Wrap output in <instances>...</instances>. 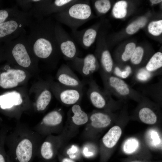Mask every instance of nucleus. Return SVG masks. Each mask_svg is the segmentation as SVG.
Here are the masks:
<instances>
[{
    "instance_id": "nucleus-1",
    "label": "nucleus",
    "mask_w": 162,
    "mask_h": 162,
    "mask_svg": "<svg viewBox=\"0 0 162 162\" xmlns=\"http://www.w3.org/2000/svg\"><path fill=\"white\" fill-rule=\"evenodd\" d=\"M42 137L27 124L18 122L5 137L7 154L12 162H32Z\"/></svg>"
},
{
    "instance_id": "nucleus-2",
    "label": "nucleus",
    "mask_w": 162,
    "mask_h": 162,
    "mask_svg": "<svg viewBox=\"0 0 162 162\" xmlns=\"http://www.w3.org/2000/svg\"><path fill=\"white\" fill-rule=\"evenodd\" d=\"M56 22L50 17L32 19L30 22L27 39L37 57L46 60L61 54L55 36Z\"/></svg>"
},
{
    "instance_id": "nucleus-3",
    "label": "nucleus",
    "mask_w": 162,
    "mask_h": 162,
    "mask_svg": "<svg viewBox=\"0 0 162 162\" xmlns=\"http://www.w3.org/2000/svg\"><path fill=\"white\" fill-rule=\"evenodd\" d=\"M53 16L56 22L74 31L90 20L93 14L89 0H77L62 12L53 14Z\"/></svg>"
},
{
    "instance_id": "nucleus-4",
    "label": "nucleus",
    "mask_w": 162,
    "mask_h": 162,
    "mask_svg": "<svg viewBox=\"0 0 162 162\" xmlns=\"http://www.w3.org/2000/svg\"><path fill=\"white\" fill-rule=\"evenodd\" d=\"M104 89L112 96L121 99H132L140 102L144 95L132 88L123 79L112 74H107L100 72Z\"/></svg>"
},
{
    "instance_id": "nucleus-5",
    "label": "nucleus",
    "mask_w": 162,
    "mask_h": 162,
    "mask_svg": "<svg viewBox=\"0 0 162 162\" xmlns=\"http://www.w3.org/2000/svg\"><path fill=\"white\" fill-rule=\"evenodd\" d=\"M32 17L29 12L22 11L18 15L0 24V40L6 42L18 38L28 26Z\"/></svg>"
},
{
    "instance_id": "nucleus-6",
    "label": "nucleus",
    "mask_w": 162,
    "mask_h": 162,
    "mask_svg": "<svg viewBox=\"0 0 162 162\" xmlns=\"http://www.w3.org/2000/svg\"><path fill=\"white\" fill-rule=\"evenodd\" d=\"M5 47L19 65L24 68L31 66L32 60L30 54L32 52L27 41L25 30L17 38L6 42Z\"/></svg>"
},
{
    "instance_id": "nucleus-7",
    "label": "nucleus",
    "mask_w": 162,
    "mask_h": 162,
    "mask_svg": "<svg viewBox=\"0 0 162 162\" xmlns=\"http://www.w3.org/2000/svg\"><path fill=\"white\" fill-rule=\"evenodd\" d=\"M55 33L60 51L64 58L72 60L77 57V49L73 39L57 22L55 25Z\"/></svg>"
},
{
    "instance_id": "nucleus-8",
    "label": "nucleus",
    "mask_w": 162,
    "mask_h": 162,
    "mask_svg": "<svg viewBox=\"0 0 162 162\" xmlns=\"http://www.w3.org/2000/svg\"><path fill=\"white\" fill-rule=\"evenodd\" d=\"M88 83V88L87 95L91 103L95 108L104 109L116 102L112 96L104 89L100 88L92 77H90Z\"/></svg>"
},
{
    "instance_id": "nucleus-9",
    "label": "nucleus",
    "mask_w": 162,
    "mask_h": 162,
    "mask_svg": "<svg viewBox=\"0 0 162 162\" xmlns=\"http://www.w3.org/2000/svg\"><path fill=\"white\" fill-rule=\"evenodd\" d=\"M63 118L60 109L52 110L45 115L42 120L32 128L42 137L58 132Z\"/></svg>"
},
{
    "instance_id": "nucleus-10",
    "label": "nucleus",
    "mask_w": 162,
    "mask_h": 162,
    "mask_svg": "<svg viewBox=\"0 0 162 162\" xmlns=\"http://www.w3.org/2000/svg\"><path fill=\"white\" fill-rule=\"evenodd\" d=\"M71 61L75 70L84 77H90L99 69L97 58L93 54H88L83 58L77 56Z\"/></svg>"
},
{
    "instance_id": "nucleus-11",
    "label": "nucleus",
    "mask_w": 162,
    "mask_h": 162,
    "mask_svg": "<svg viewBox=\"0 0 162 162\" xmlns=\"http://www.w3.org/2000/svg\"><path fill=\"white\" fill-rule=\"evenodd\" d=\"M60 138L51 134L48 135L43 141L37 151L36 156L43 160H53L58 154L60 143Z\"/></svg>"
},
{
    "instance_id": "nucleus-12",
    "label": "nucleus",
    "mask_w": 162,
    "mask_h": 162,
    "mask_svg": "<svg viewBox=\"0 0 162 162\" xmlns=\"http://www.w3.org/2000/svg\"><path fill=\"white\" fill-rule=\"evenodd\" d=\"M82 89L66 86L59 83L57 88V94L59 100L62 104L66 105L72 106L78 104L81 100Z\"/></svg>"
},
{
    "instance_id": "nucleus-13",
    "label": "nucleus",
    "mask_w": 162,
    "mask_h": 162,
    "mask_svg": "<svg viewBox=\"0 0 162 162\" xmlns=\"http://www.w3.org/2000/svg\"><path fill=\"white\" fill-rule=\"evenodd\" d=\"M59 83L69 87L82 88L85 83L81 81L70 67L63 64L60 67L57 75Z\"/></svg>"
},
{
    "instance_id": "nucleus-14",
    "label": "nucleus",
    "mask_w": 162,
    "mask_h": 162,
    "mask_svg": "<svg viewBox=\"0 0 162 162\" xmlns=\"http://www.w3.org/2000/svg\"><path fill=\"white\" fill-rule=\"evenodd\" d=\"M26 77L25 72L21 69L9 68L0 75V86L4 88L17 86Z\"/></svg>"
},
{
    "instance_id": "nucleus-15",
    "label": "nucleus",
    "mask_w": 162,
    "mask_h": 162,
    "mask_svg": "<svg viewBox=\"0 0 162 162\" xmlns=\"http://www.w3.org/2000/svg\"><path fill=\"white\" fill-rule=\"evenodd\" d=\"M73 38L83 48L89 49L94 43L97 35L96 29L90 26L81 30L72 31Z\"/></svg>"
},
{
    "instance_id": "nucleus-16",
    "label": "nucleus",
    "mask_w": 162,
    "mask_h": 162,
    "mask_svg": "<svg viewBox=\"0 0 162 162\" xmlns=\"http://www.w3.org/2000/svg\"><path fill=\"white\" fill-rule=\"evenodd\" d=\"M23 101L20 94L16 91L0 95V108L4 110L12 111L20 106Z\"/></svg>"
},
{
    "instance_id": "nucleus-17",
    "label": "nucleus",
    "mask_w": 162,
    "mask_h": 162,
    "mask_svg": "<svg viewBox=\"0 0 162 162\" xmlns=\"http://www.w3.org/2000/svg\"><path fill=\"white\" fill-rule=\"evenodd\" d=\"M88 116L90 124L95 128H105L110 124L112 121L110 115L105 112L95 111Z\"/></svg>"
},
{
    "instance_id": "nucleus-18",
    "label": "nucleus",
    "mask_w": 162,
    "mask_h": 162,
    "mask_svg": "<svg viewBox=\"0 0 162 162\" xmlns=\"http://www.w3.org/2000/svg\"><path fill=\"white\" fill-rule=\"evenodd\" d=\"M121 128L117 125L112 127L102 138V142L106 147L111 148L116 144L122 134Z\"/></svg>"
},
{
    "instance_id": "nucleus-19",
    "label": "nucleus",
    "mask_w": 162,
    "mask_h": 162,
    "mask_svg": "<svg viewBox=\"0 0 162 162\" xmlns=\"http://www.w3.org/2000/svg\"><path fill=\"white\" fill-rule=\"evenodd\" d=\"M70 112L72 114L71 117V120L76 125H83L88 121V115L82 110L78 104L72 106L70 109Z\"/></svg>"
},
{
    "instance_id": "nucleus-20",
    "label": "nucleus",
    "mask_w": 162,
    "mask_h": 162,
    "mask_svg": "<svg viewBox=\"0 0 162 162\" xmlns=\"http://www.w3.org/2000/svg\"><path fill=\"white\" fill-rule=\"evenodd\" d=\"M99 60L102 68L100 72L107 74H112L113 63L110 52L107 50L102 51L99 56Z\"/></svg>"
},
{
    "instance_id": "nucleus-21",
    "label": "nucleus",
    "mask_w": 162,
    "mask_h": 162,
    "mask_svg": "<svg viewBox=\"0 0 162 162\" xmlns=\"http://www.w3.org/2000/svg\"><path fill=\"white\" fill-rule=\"evenodd\" d=\"M138 115L140 120L146 124H152L157 121V115L154 110L149 107H142L139 110Z\"/></svg>"
},
{
    "instance_id": "nucleus-22",
    "label": "nucleus",
    "mask_w": 162,
    "mask_h": 162,
    "mask_svg": "<svg viewBox=\"0 0 162 162\" xmlns=\"http://www.w3.org/2000/svg\"><path fill=\"white\" fill-rule=\"evenodd\" d=\"M162 67V53L158 52L155 53L147 63L145 69L154 76L158 74L157 71Z\"/></svg>"
},
{
    "instance_id": "nucleus-23",
    "label": "nucleus",
    "mask_w": 162,
    "mask_h": 162,
    "mask_svg": "<svg viewBox=\"0 0 162 162\" xmlns=\"http://www.w3.org/2000/svg\"><path fill=\"white\" fill-rule=\"evenodd\" d=\"M77 0H52L48 10V16L62 12L69 6L76 2Z\"/></svg>"
},
{
    "instance_id": "nucleus-24",
    "label": "nucleus",
    "mask_w": 162,
    "mask_h": 162,
    "mask_svg": "<svg viewBox=\"0 0 162 162\" xmlns=\"http://www.w3.org/2000/svg\"><path fill=\"white\" fill-rule=\"evenodd\" d=\"M52 94L47 89L43 90L39 95L36 104V107L39 112L45 110L49 105L51 100Z\"/></svg>"
},
{
    "instance_id": "nucleus-25",
    "label": "nucleus",
    "mask_w": 162,
    "mask_h": 162,
    "mask_svg": "<svg viewBox=\"0 0 162 162\" xmlns=\"http://www.w3.org/2000/svg\"><path fill=\"white\" fill-rule=\"evenodd\" d=\"M142 91L144 95H147L151 98L160 100L162 99V80H160L156 83L145 88Z\"/></svg>"
},
{
    "instance_id": "nucleus-26",
    "label": "nucleus",
    "mask_w": 162,
    "mask_h": 162,
    "mask_svg": "<svg viewBox=\"0 0 162 162\" xmlns=\"http://www.w3.org/2000/svg\"><path fill=\"white\" fill-rule=\"evenodd\" d=\"M127 3L124 1H119L114 5L112 13L114 16L117 18L124 17L127 13Z\"/></svg>"
},
{
    "instance_id": "nucleus-27",
    "label": "nucleus",
    "mask_w": 162,
    "mask_h": 162,
    "mask_svg": "<svg viewBox=\"0 0 162 162\" xmlns=\"http://www.w3.org/2000/svg\"><path fill=\"white\" fill-rule=\"evenodd\" d=\"M133 74L134 80L141 83L148 82L154 76L153 74L146 70L145 68L137 70Z\"/></svg>"
},
{
    "instance_id": "nucleus-28",
    "label": "nucleus",
    "mask_w": 162,
    "mask_h": 162,
    "mask_svg": "<svg viewBox=\"0 0 162 162\" xmlns=\"http://www.w3.org/2000/svg\"><path fill=\"white\" fill-rule=\"evenodd\" d=\"M139 145V141L136 139L134 138L128 139L123 145V151L127 154H132L137 150Z\"/></svg>"
},
{
    "instance_id": "nucleus-29",
    "label": "nucleus",
    "mask_w": 162,
    "mask_h": 162,
    "mask_svg": "<svg viewBox=\"0 0 162 162\" xmlns=\"http://www.w3.org/2000/svg\"><path fill=\"white\" fill-rule=\"evenodd\" d=\"M147 21L146 18L142 17L129 25L126 28V31L129 34H133L136 32L140 28L144 27Z\"/></svg>"
},
{
    "instance_id": "nucleus-30",
    "label": "nucleus",
    "mask_w": 162,
    "mask_h": 162,
    "mask_svg": "<svg viewBox=\"0 0 162 162\" xmlns=\"http://www.w3.org/2000/svg\"><path fill=\"white\" fill-rule=\"evenodd\" d=\"M133 74V71L131 67L128 65L123 70L118 66L114 68L112 74L123 79L128 78Z\"/></svg>"
},
{
    "instance_id": "nucleus-31",
    "label": "nucleus",
    "mask_w": 162,
    "mask_h": 162,
    "mask_svg": "<svg viewBox=\"0 0 162 162\" xmlns=\"http://www.w3.org/2000/svg\"><path fill=\"white\" fill-rule=\"evenodd\" d=\"M95 8L100 14H104L106 13L110 9L111 4L109 0H98L94 3Z\"/></svg>"
},
{
    "instance_id": "nucleus-32",
    "label": "nucleus",
    "mask_w": 162,
    "mask_h": 162,
    "mask_svg": "<svg viewBox=\"0 0 162 162\" xmlns=\"http://www.w3.org/2000/svg\"><path fill=\"white\" fill-rule=\"evenodd\" d=\"M144 55V51L142 47L136 48L130 59L131 63L135 66L139 65L142 61Z\"/></svg>"
},
{
    "instance_id": "nucleus-33",
    "label": "nucleus",
    "mask_w": 162,
    "mask_h": 162,
    "mask_svg": "<svg viewBox=\"0 0 162 162\" xmlns=\"http://www.w3.org/2000/svg\"><path fill=\"white\" fill-rule=\"evenodd\" d=\"M150 33L154 36H158L162 32V20L153 21L148 26Z\"/></svg>"
},
{
    "instance_id": "nucleus-34",
    "label": "nucleus",
    "mask_w": 162,
    "mask_h": 162,
    "mask_svg": "<svg viewBox=\"0 0 162 162\" xmlns=\"http://www.w3.org/2000/svg\"><path fill=\"white\" fill-rule=\"evenodd\" d=\"M136 48V45L134 43H130L126 45L121 56L122 61L126 62L130 59Z\"/></svg>"
},
{
    "instance_id": "nucleus-35",
    "label": "nucleus",
    "mask_w": 162,
    "mask_h": 162,
    "mask_svg": "<svg viewBox=\"0 0 162 162\" xmlns=\"http://www.w3.org/2000/svg\"><path fill=\"white\" fill-rule=\"evenodd\" d=\"M17 4L22 9V11L28 12L32 7L34 0H16Z\"/></svg>"
},
{
    "instance_id": "nucleus-36",
    "label": "nucleus",
    "mask_w": 162,
    "mask_h": 162,
    "mask_svg": "<svg viewBox=\"0 0 162 162\" xmlns=\"http://www.w3.org/2000/svg\"><path fill=\"white\" fill-rule=\"evenodd\" d=\"M151 134V138H152V140L154 144H158L159 141L158 135V134L155 131H152Z\"/></svg>"
},
{
    "instance_id": "nucleus-37",
    "label": "nucleus",
    "mask_w": 162,
    "mask_h": 162,
    "mask_svg": "<svg viewBox=\"0 0 162 162\" xmlns=\"http://www.w3.org/2000/svg\"><path fill=\"white\" fill-rule=\"evenodd\" d=\"M58 158L60 162H75L70 158L62 157L59 154H58Z\"/></svg>"
},
{
    "instance_id": "nucleus-38",
    "label": "nucleus",
    "mask_w": 162,
    "mask_h": 162,
    "mask_svg": "<svg viewBox=\"0 0 162 162\" xmlns=\"http://www.w3.org/2000/svg\"><path fill=\"white\" fill-rule=\"evenodd\" d=\"M150 2L153 4H157L162 2L161 0H151Z\"/></svg>"
},
{
    "instance_id": "nucleus-39",
    "label": "nucleus",
    "mask_w": 162,
    "mask_h": 162,
    "mask_svg": "<svg viewBox=\"0 0 162 162\" xmlns=\"http://www.w3.org/2000/svg\"><path fill=\"white\" fill-rule=\"evenodd\" d=\"M43 160V161L42 162H56L54 160H50V161H45V160Z\"/></svg>"
},
{
    "instance_id": "nucleus-40",
    "label": "nucleus",
    "mask_w": 162,
    "mask_h": 162,
    "mask_svg": "<svg viewBox=\"0 0 162 162\" xmlns=\"http://www.w3.org/2000/svg\"><path fill=\"white\" fill-rule=\"evenodd\" d=\"M130 162H142L139 161H130Z\"/></svg>"
}]
</instances>
